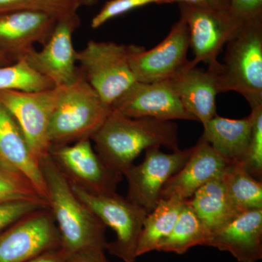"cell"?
I'll return each mask as SVG.
<instances>
[{
	"mask_svg": "<svg viewBox=\"0 0 262 262\" xmlns=\"http://www.w3.org/2000/svg\"><path fill=\"white\" fill-rule=\"evenodd\" d=\"M180 18L187 24L194 58L193 65L204 62L208 67L220 64L219 55L233 38L245 21L234 14L229 6L203 8L179 4Z\"/></svg>",
	"mask_w": 262,
	"mask_h": 262,
	"instance_id": "obj_7",
	"label": "cell"
},
{
	"mask_svg": "<svg viewBox=\"0 0 262 262\" xmlns=\"http://www.w3.org/2000/svg\"><path fill=\"white\" fill-rule=\"evenodd\" d=\"M188 202L211 232L235 216L227 198L223 176L200 188Z\"/></svg>",
	"mask_w": 262,
	"mask_h": 262,
	"instance_id": "obj_23",
	"label": "cell"
},
{
	"mask_svg": "<svg viewBox=\"0 0 262 262\" xmlns=\"http://www.w3.org/2000/svg\"><path fill=\"white\" fill-rule=\"evenodd\" d=\"M207 246L231 253L239 262L262 258V209L236 215L211 232Z\"/></svg>",
	"mask_w": 262,
	"mask_h": 262,
	"instance_id": "obj_18",
	"label": "cell"
},
{
	"mask_svg": "<svg viewBox=\"0 0 262 262\" xmlns=\"http://www.w3.org/2000/svg\"><path fill=\"white\" fill-rule=\"evenodd\" d=\"M91 140L100 158L122 177L143 151L161 146L173 151L179 149L175 122L149 117L130 118L113 110Z\"/></svg>",
	"mask_w": 262,
	"mask_h": 262,
	"instance_id": "obj_1",
	"label": "cell"
},
{
	"mask_svg": "<svg viewBox=\"0 0 262 262\" xmlns=\"http://www.w3.org/2000/svg\"><path fill=\"white\" fill-rule=\"evenodd\" d=\"M0 163L24 175L48 201L47 189L39 162L33 156L14 118L1 103Z\"/></svg>",
	"mask_w": 262,
	"mask_h": 262,
	"instance_id": "obj_19",
	"label": "cell"
},
{
	"mask_svg": "<svg viewBox=\"0 0 262 262\" xmlns=\"http://www.w3.org/2000/svg\"><path fill=\"white\" fill-rule=\"evenodd\" d=\"M192 147L187 163L164 186L160 200L172 196L190 199L207 183L222 177L230 164L202 137Z\"/></svg>",
	"mask_w": 262,
	"mask_h": 262,
	"instance_id": "obj_16",
	"label": "cell"
},
{
	"mask_svg": "<svg viewBox=\"0 0 262 262\" xmlns=\"http://www.w3.org/2000/svg\"><path fill=\"white\" fill-rule=\"evenodd\" d=\"M62 87L34 92L0 91V103L9 112L23 133L38 162L49 154V128Z\"/></svg>",
	"mask_w": 262,
	"mask_h": 262,
	"instance_id": "obj_8",
	"label": "cell"
},
{
	"mask_svg": "<svg viewBox=\"0 0 262 262\" xmlns=\"http://www.w3.org/2000/svg\"><path fill=\"white\" fill-rule=\"evenodd\" d=\"M229 8L244 21L262 18V0H229Z\"/></svg>",
	"mask_w": 262,
	"mask_h": 262,
	"instance_id": "obj_31",
	"label": "cell"
},
{
	"mask_svg": "<svg viewBox=\"0 0 262 262\" xmlns=\"http://www.w3.org/2000/svg\"><path fill=\"white\" fill-rule=\"evenodd\" d=\"M192 149H179L170 154L160 148L146 149L142 163L134 164L123 174L128 184L127 199L150 213L159 203L164 186L187 163Z\"/></svg>",
	"mask_w": 262,
	"mask_h": 262,
	"instance_id": "obj_10",
	"label": "cell"
},
{
	"mask_svg": "<svg viewBox=\"0 0 262 262\" xmlns=\"http://www.w3.org/2000/svg\"><path fill=\"white\" fill-rule=\"evenodd\" d=\"M60 247V233L48 208L26 215L0 232V262H27Z\"/></svg>",
	"mask_w": 262,
	"mask_h": 262,
	"instance_id": "obj_11",
	"label": "cell"
},
{
	"mask_svg": "<svg viewBox=\"0 0 262 262\" xmlns=\"http://www.w3.org/2000/svg\"><path fill=\"white\" fill-rule=\"evenodd\" d=\"M68 255L61 247L36 256L27 262H67Z\"/></svg>",
	"mask_w": 262,
	"mask_h": 262,
	"instance_id": "obj_34",
	"label": "cell"
},
{
	"mask_svg": "<svg viewBox=\"0 0 262 262\" xmlns=\"http://www.w3.org/2000/svg\"><path fill=\"white\" fill-rule=\"evenodd\" d=\"M253 115L239 120L215 115L206 124L201 136L229 163L244 162L251 139Z\"/></svg>",
	"mask_w": 262,
	"mask_h": 262,
	"instance_id": "obj_20",
	"label": "cell"
},
{
	"mask_svg": "<svg viewBox=\"0 0 262 262\" xmlns=\"http://www.w3.org/2000/svg\"><path fill=\"white\" fill-rule=\"evenodd\" d=\"M79 24L78 15L57 20L42 49L32 50L24 58L33 70L51 81L54 87L69 85L80 73L76 67L77 51L72 40Z\"/></svg>",
	"mask_w": 262,
	"mask_h": 262,
	"instance_id": "obj_13",
	"label": "cell"
},
{
	"mask_svg": "<svg viewBox=\"0 0 262 262\" xmlns=\"http://www.w3.org/2000/svg\"><path fill=\"white\" fill-rule=\"evenodd\" d=\"M52 88L51 81L33 70L25 59L0 67V91L34 92Z\"/></svg>",
	"mask_w": 262,
	"mask_h": 262,
	"instance_id": "obj_25",
	"label": "cell"
},
{
	"mask_svg": "<svg viewBox=\"0 0 262 262\" xmlns=\"http://www.w3.org/2000/svg\"><path fill=\"white\" fill-rule=\"evenodd\" d=\"M105 250L90 248L70 255L67 262H110L105 256Z\"/></svg>",
	"mask_w": 262,
	"mask_h": 262,
	"instance_id": "obj_32",
	"label": "cell"
},
{
	"mask_svg": "<svg viewBox=\"0 0 262 262\" xmlns=\"http://www.w3.org/2000/svg\"><path fill=\"white\" fill-rule=\"evenodd\" d=\"M161 0H110L91 20V28L96 29L105 23L132 10L150 4H160Z\"/></svg>",
	"mask_w": 262,
	"mask_h": 262,
	"instance_id": "obj_29",
	"label": "cell"
},
{
	"mask_svg": "<svg viewBox=\"0 0 262 262\" xmlns=\"http://www.w3.org/2000/svg\"><path fill=\"white\" fill-rule=\"evenodd\" d=\"M185 201L175 196L161 199L147 213L138 243L137 257L157 251L173 229Z\"/></svg>",
	"mask_w": 262,
	"mask_h": 262,
	"instance_id": "obj_22",
	"label": "cell"
},
{
	"mask_svg": "<svg viewBox=\"0 0 262 262\" xmlns=\"http://www.w3.org/2000/svg\"><path fill=\"white\" fill-rule=\"evenodd\" d=\"M48 208L41 202L15 201L0 203V232L33 212Z\"/></svg>",
	"mask_w": 262,
	"mask_h": 262,
	"instance_id": "obj_30",
	"label": "cell"
},
{
	"mask_svg": "<svg viewBox=\"0 0 262 262\" xmlns=\"http://www.w3.org/2000/svg\"><path fill=\"white\" fill-rule=\"evenodd\" d=\"M112 110L80 71L72 83L62 87L50 124L51 146L68 145L82 139H91Z\"/></svg>",
	"mask_w": 262,
	"mask_h": 262,
	"instance_id": "obj_3",
	"label": "cell"
},
{
	"mask_svg": "<svg viewBox=\"0 0 262 262\" xmlns=\"http://www.w3.org/2000/svg\"><path fill=\"white\" fill-rule=\"evenodd\" d=\"M190 48L187 24L180 18L166 37L158 46L146 51L143 48L130 58V67L136 81L140 82L170 80L189 64Z\"/></svg>",
	"mask_w": 262,
	"mask_h": 262,
	"instance_id": "obj_12",
	"label": "cell"
},
{
	"mask_svg": "<svg viewBox=\"0 0 262 262\" xmlns=\"http://www.w3.org/2000/svg\"><path fill=\"white\" fill-rule=\"evenodd\" d=\"M15 201H48L24 175L0 163V203Z\"/></svg>",
	"mask_w": 262,
	"mask_h": 262,
	"instance_id": "obj_27",
	"label": "cell"
},
{
	"mask_svg": "<svg viewBox=\"0 0 262 262\" xmlns=\"http://www.w3.org/2000/svg\"><path fill=\"white\" fill-rule=\"evenodd\" d=\"M39 163L47 189L48 208L58 227L62 249L68 256L90 248L106 250V226L76 195L50 154Z\"/></svg>",
	"mask_w": 262,
	"mask_h": 262,
	"instance_id": "obj_2",
	"label": "cell"
},
{
	"mask_svg": "<svg viewBox=\"0 0 262 262\" xmlns=\"http://www.w3.org/2000/svg\"><path fill=\"white\" fill-rule=\"evenodd\" d=\"M14 63L8 58L3 52L0 51V67L2 66L9 65L10 63Z\"/></svg>",
	"mask_w": 262,
	"mask_h": 262,
	"instance_id": "obj_35",
	"label": "cell"
},
{
	"mask_svg": "<svg viewBox=\"0 0 262 262\" xmlns=\"http://www.w3.org/2000/svg\"><path fill=\"white\" fill-rule=\"evenodd\" d=\"M57 20L39 12L0 13V51L12 61L24 59L34 49V45L46 42Z\"/></svg>",
	"mask_w": 262,
	"mask_h": 262,
	"instance_id": "obj_15",
	"label": "cell"
},
{
	"mask_svg": "<svg viewBox=\"0 0 262 262\" xmlns=\"http://www.w3.org/2000/svg\"><path fill=\"white\" fill-rule=\"evenodd\" d=\"M226 46L218 70L221 93L235 91L251 108L262 106V18L245 22Z\"/></svg>",
	"mask_w": 262,
	"mask_h": 262,
	"instance_id": "obj_4",
	"label": "cell"
},
{
	"mask_svg": "<svg viewBox=\"0 0 262 262\" xmlns=\"http://www.w3.org/2000/svg\"><path fill=\"white\" fill-rule=\"evenodd\" d=\"M80 6L77 0H0V13L39 12L60 20L78 15L77 10Z\"/></svg>",
	"mask_w": 262,
	"mask_h": 262,
	"instance_id": "obj_26",
	"label": "cell"
},
{
	"mask_svg": "<svg viewBox=\"0 0 262 262\" xmlns=\"http://www.w3.org/2000/svg\"><path fill=\"white\" fill-rule=\"evenodd\" d=\"M175 3L203 8H224L229 6V0H161L160 5Z\"/></svg>",
	"mask_w": 262,
	"mask_h": 262,
	"instance_id": "obj_33",
	"label": "cell"
},
{
	"mask_svg": "<svg viewBox=\"0 0 262 262\" xmlns=\"http://www.w3.org/2000/svg\"><path fill=\"white\" fill-rule=\"evenodd\" d=\"M223 181L234 215L262 209V183L248 171L244 162L229 164Z\"/></svg>",
	"mask_w": 262,
	"mask_h": 262,
	"instance_id": "obj_21",
	"label": "cell"
},
{
	"mask_svg": "<svg viewBox=\"0 0 262 262\" xmlns=\"http://www.w3.org/2000/svg\"><path fill=\"white\" fill-rule=\"evenodd\" d=\"M50 155L71 185L95 194L116 192L122 176L100 158L90 139L72 145L51 146Z\"/></svg>",
	"mask_w": 262,
	"mask_h": 262,
	"instance_id": "obj_9",
	"label": "cell"
},
{
	"mask_svg": "<svg viewBox=\"0 0 262 262\" xmlns=\"http://www.w3.org/2000/svg\"><path fill=\"white\" fill-rule=\"evenodd\" d=\"M253 126L251 139L244 164L248 171L255 179L262 177V106L251 108Z\"/></svg>",
	"mask_w": 262,
	"mask_h": 262,
	"instance_id": "obj_28",
	"label": "cell"
},
{
	"mask_svg": "<svg viewBox=\"0 0 262 262\" xmlns=\"http://www.w3.org/2000/svg\"><path fill=\"white\" fill-rule=\"evenodd\" d=\"M143 48L90 40L83 49L77 51L80 72L103 102L111 107L137 82L131 70L130 58Z\"/></svg>",
	"mask_w": 262,
	"mask_h": 262,
	"instance_id": "obj_5",
	"label": "cell"
},
{
	"mask_svg": "<svg viewBox=\"0 0 262 262\" xmlns=\"http://www.w3.org/2000/svg\"><path fill=\"white\" fill-rule=\"evenodd\" d=\"M211 231L185 201L173 229L157 251L184 254L196 246H206Z\"/></svg>",
	"mask_w": 262,
	"mask_h": 262,
	"instance_id": "obj_24",
	"label": "cell"
},
{
	"mask_svg": "<svg viewBox=\"0 0 262 262\" xmlns=\"http://www.w3.org/2000/svg\"><path fill=\"white\" fill-rule=\"evenodd\" d=\"M78 3H80L81 6L84 5V6H93L98 4L101 0H77Z\"/></svg>",
	"mask_w": 262,
	"mask_h": 262,
	"instance_id": "obj_36",
	"label": "cell"
},
{
	"mask_svg": "<svg viewBox=\"0 0 262 262\" xmlns=\"http://www.w3.org/2000/svg\"><path fill=\"white\" fill-rule=\"evenodd\" d=\"M112 108L130 118L196 121L183 106L170 80L136 82L114 103Z\"/></svg>",
	"mask_w": 262,
	"mask_h": 262,
	"instance_id": "obj_14",
	"label": "cell"
},
{
	"mask_svg": "<svg viewBox=\"0 0 262 262\" xmlns=\"http://www.w3.org/2000/svg\"><path fill=\"white\" fill-rule=\"evenodd\" d=\"M71 186L79 199L116 234V238L108 243L106 250L124 262H135L138 243L147 213L116 192L95 194Z\"/></svg>",
	"mask_w": 262,
	"mask_h": 262,
	"instance_id": "obj_6",
	"label": "cell"
},
{
	"mask_svg": "<svg viewBox=\"0 0 262 262\" xmlns=\"http://www.w3.org/2000/svg\"><path fill=\"white\" fill-rule=\"evenodd\" d=\"M220 64L204 70L190 61L185 70L170 80L184 107L203 126L216 115L215 98L221 94L218 77Z\"/></svg>",
	"mask_w": 262,
	"mask_h": 262,
	"instance_id": "obj_17",
	"label": "cell"
}]
</instances>
